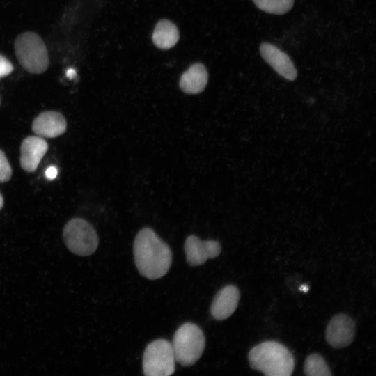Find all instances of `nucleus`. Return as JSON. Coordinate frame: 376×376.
Segmentation results:
<instances>
[{"mask_svg":"<svg viewBox=\"0 0 376 376\" xmlns=\"http://www.w3.org/2000/svg\"><path fill=\"white\" fill-rule=\"evenodd\" d=\"M355 324L346 314L334 315L326 329V340L334 347L340 348L350 345L354 340Z\"/></svg>","mask_w":376,"mask_h":376,"instance_id":"6e6552de","label":"nucleus"},{"mask_svg":"<svg viewBox=\"0 0 376 376\" xmlns=\"http://www.w3.org/2000/svg\"><path fill=\"white\" fill-rule=\"evenodd\" d=\"M12 175V169L5 155L0 150V182L8 181Z\"/></svg>","mask_w":376,"mask_h":376,"instance_id":"f3484780","label":"nucleus"},{"mask_svg":"<svg viewBox=\"0 0 376 376\" xmlns=\"http://www.w3.org/2000/svg\"><path fill=\"white\" fill-rule=\"evenodd\" d=\"M3 205V199L0 193V210L2 208Z\"/></svg>","mask_w":376,"mask_h":376,"instance_id":"4be33fe9","label":"nucleus"},{"mask_svg":"<svg viewBox=\"0 0 376 376\" xmlns=\"http://www.w3.org/2000/svg\"><path fill=\"white\" fill-rule=\"evenodd\" d=\"M63 240L70 251L82 256L93 253L98 237L93 226L81 218L70 219L63 228Z\"/></svg>","mask_w":376,"mask_h":376,"instance_id":"423d86ee","label":"nucleus"},{"mask_svg":"<svg viewBox=\"0 0 376 376\" xmlns=\"http://www.w3.org/2000/svg\"><path fill=\"white\" fill-rule=\"evenodd\" d=\"M14 48L19 63L29 72L41 74L47 69V49L38 34L30 31L21 33L15 39Z\"/></svg>","mask_w":376,"mask_h":376,"instance_id":"20e7f679","label":"nucleus"},{"mask_svg":"<svg viewBox=\"0 0 376 376\" xmlns=\"http://www.w3.org/2000/svg\"><path fill=\"white\" fill-rule=\"evenodd\" d=\"M13 71L12 63L4 56L0 55V78L6 77Z\"/></svg>","mask_w":376,"mask_h":376,"instance_id":"a211bd4d","label":"nucleus"},{"mask_svg":"<svg viewBox=\"0 0 376 376\" xmlns=\"http://www.w3.org/2000/svg\"><path fill=\"white\" fill-rule=\"evenodd\" d=\"M66 126V120L61 113L56 111H45L34 119L32 130L40 137L54 138L63 134Z\"/></svg>","mask_w":376,"mask_h":376,"instance_id":"f8f14e48","label":"nucleus"},{"mask_svg":"<svg viewBox=\"0 0 376 376\" xmlns=\"http://www.w3.org/2000/svg\"><path fill=\"white\" fill-rule=\"evenodd\" d=\"M207 80L208 74L205 67L201 63H195L182 75L179 85L185 93L197 94L205 89Z\"/></svg>","mask_w":376,"mask_h":376,"instance_id":"ddd939ff","label":"nucleus"},{"mask_svg":"<svg viewBox=\"0 0 376 376\" xmlns=\"http://www.w3.org/2000/svg\"><path fill=\"white\" fill-rule=\"evenodd\" d=\"M47 150V143L42 137L39 136L26 137L23 140L20 149L22 168L27 172L35 171Z\"/></svg>","mask_w":376,"mask_h":376,"instance_id":"9d476101","label":"nucleus"},{"mask_svg":"<svg viewBox=\"0 0 376 376\" xmlns=\"http://www.w3.org/2000/svg\"><path fill=\"white\" fill-rule=\"evenodd\" d=\"M249 361L253 369L267 376H290L295 361L289 350L276 341L263 342L249 353Z\"/></svg>","mask_w":376,"mask_h":376,"instance_id":"f03ea898","label":"nucleus"},{"mask_svg":"<svg viewBox=\"0 0 376 376\" xmlns=\"http://www.w3.org/2000/svg\"><path fill=\"white\" fill-rule=\"evenodd\" d=\"M171 345L175 361L182 366H190L201 357L205 340L198 326L186 322L175 332Z\"/></svg>","mask_w":376,"mask_h":376,"instance_id":"7ed1b4c3","label":"nucleus"},{"mask_svg":"<svg viewBox=\"0 0 376 376\" xmlns=\"http://www.w3.org/2000/svg\"><path fill=\"white\" fill-rule=\"evenodd\" d=\"M240 296V291L235 285H229L221 289L212 302L210 312L213 318L223 320L230 317L238 305Z\"/></svg>","mask_w":376,"mask_h":376,"instance_id":"9b49d317","label":"nucleus"},{"mask_svg":"<svg viewBox=\"0 0 376 376\" xmlns=\"http://www.w3.org/2000/svg\"><path fill=\"white\" fill-rule=\"evenodd\" d=\"M66 77L70 79H74L76 77V71L72 68L68 69L66 72Z\"/></svg>","mask_w":376,"mask_h":376,"instance_id":"aec40b11","label":"nucleus"},{"mask_svg":"<svg viewBox=\"0 0 376 376\" xmlns=\"http://www.w3.org/2000/svg\"><path fill=\"white\" fill-rule=\"evenodd\" d=\"M175 356L171 343L157 339L150 343L143 355V370L146 376H168L175 372Z\"/></svg>","mask_w":376,"mask_h":376,"instance_id":"39448f33","label":"nucleus"},{"mask_svg":"<svg viewBox=\"0 0 376 376\" xmlns=\"http://www.w3.org/2000/svg\"><path fill=\"white\" fill-rule=\"evenodd\" d=\"M184 249L186 260L192 267L204 264L208 258L217 257L221 251L219 242L202 241L194 235H191L186 239Z\"/></svg>","mask_w":376,"mask_h":376,"instance_id":"0eeeda50","label":"nucleus"},{"mask_svg":"<svg viewBox=\"0 0 376 376\" xmlns=\"http://www.w3.org/2000/svg\"><path fill=\"white\" fill-rule=\"evenodd\" d=\"M134 263L143 276L155 280L167 274L172 263L169 245L148 227L136 234L133 246Z\"/></svg>","mask_w":376,"mask_h":376,"instance_id":"f257e3e1","label":"nucleus"},{"mask_svg":"<svg viewBox=\"0 0 376 376\" xmlns=\"http://www.w3.org/2000/svg\"><path fill=\"white\" fill-rule=\"evenodd\" d=\"M179 37L177 26L171 21L162 19L157 24L154 29L152 41L158 48L169 49L178 42Z\"/></svg>","mask_w":376,"mask_h":376,"instance_id":"4468645a","label":"nucleus"},{"mask_svg":"<svg viewBox=\"0 0 376 376\" xmlns=\"http://www.w3.org/2000/svg\"><path fill=\"white\" fill-rule=\"evenodd\" d=\"M260 52L263 58L280 75L290 81L296 79V68L285 53L267 42L260 45Z\"/></svg>","mask_w":376,"mask_h":376,"instance_id":"1a4fd4ad","label":"nucleus"},{"mask_svg":"<svg viewBox=\"0 0 376 376\" xmlns=\"http://www.w3.org/2000/svg\"><path fill=\"white\" fill-rule=\"evenodd\" d=\"M57 173H58L57 169L56 167L54 166H49V168L47 169L45 171V175L47 178H48L50 180H54L56 177Z\"/></svg>","mask_w":376,"mask_h":376,"instance_id":"6ab92c4d","label":"nucleus"},{"mask_svg":"<svg viewBox=\"0 0 376 376\" xmlns=\"http://www.w3.org/2000/svg\"><path fill=\"white\" fill-rule=\"evenodd\" d=\"M304 373L308 376H330L331 373L324 358L318 354L307 357L304 367Z\"/></svg>","mask_w":376,"mask_h":376,"instance_id":"2eb2a0df","label":"nucleus"},{"mask_svg":"<svg viewBox=\"0 0 376 376\" xmlns=\"http://www.w3.org/2000/svg\"><path fill=\"white\" fill-rule=\"evenodd\" d=\"M261 10L276 15L288 12L294 4V0H253Z\"/></svg>","mask_w":376,"mask_h":376,"instance_id":"dca6fc26","label":"nucleus"},{"mask_svg":"<svg viewBox=\"0 0 376 376\" xmlns=\"http://www.w3.org/2000/svg\"><path fill=\"white\" fill-rule=\"evenodd\" d=\"M299 290L303 291L304 292H306L308 290V287L306 285H304L300 287Z\"/></svg>","mask_w":376,"mask_h":376,"instance_id":"412c9836","label":"nucleus"}]
</instances>
